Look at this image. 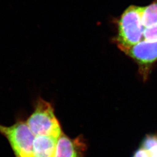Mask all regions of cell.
<instances>
[{
    "label": "cell",
    "mask_w": 157,
    "mask_h": 157,
    "mask_svg": "<svg viewBox=\"0 0 157 157\" xmlns=\"http://www.w3.org/2000/svg\"><path fill=\"white\" fill-rule=\"evenodd\" d=\"M144 6H131L122 13L118 22V34L115 42L123 52L136 45L144 34L142 15Z\"/></svg>",
    "instance_id": "cell-1"
},
{
    "label": "cell",
    "mask_w": 157,
    "mask_h": 157,
    "mask_svg": "<svg viewBox=\"0 0 157 157\" xmlns=\"http://www.w3.org/2000/svg\"><path fill=\"white\" fill-rule=\"evenodd\" d=\"M26 122L36 137L49 136L58 139L63 132L53 105L41 97L35 102L33 112Z\"/></svg>",
    "instance_id": "cell-2"
},
{
    "label": "cell",
    "mask_w": 157,
    "mask_h": 157,
    "mask_svg": "<svg viewBox=\"0 0 157 157\" xmlns=\"http://www.w3.org/2000/svg\"><path fill=\"white\" fill-rule=\"evenodd\" d=\"M0 134L6 139L15 157H33L36 136L26 121H17L9 126L0 124Z\"/></svg>",
    "instance_id": "cell-3"
},
{
    "label": "cell",
    "mask_w": 157,
    "mask_h": 157,
    "mask_svg": "<svg viewBox=\"0 0 157 157\" xmlns=\"http://www.w3.org/2000/svg\"><path fill=\"white\" fill-rule=\"evenodd\" d=\"M124 53L138 63L144 75L149 67L157 61V40L141 41Z\"/></svg>",
    "instance_id": "cell-4"
},
{
    "label": "cell",
    "mask_w": 157,
    "mask_h": 157,
    "mask_svg": "<svg viewBox=\"0 0 157 157\" xmlns=\"http://www.w3.org/2000/svg\"><path fill=\"white\" fill-rule=\"evenodd\" d=\"M87 144L82 135L72 139L62 132L58 139L55 157H86Z\"/></svg>",
    "instance_id": "cell-5"
},
{
    "label": "cell",
    "mask_w": 157,
    "mask_h": 157,
    "mask_svg": "<svg viewBox=\"0 0 157 157\" xmlns=\"http://www.w3.org/2000/svg\"><path fill=\"white\" fill-rule=\"evenodd\" d=\"M58 139L36 136L33 143V157H55Z\"/></svg>",
    "instance_id": "cell-6"
},
{
    "label": "cell",
    "mask_w": 157,
    "mask_h": 157,
    "mask_svg": "<svg viewBox=\"0 0 157 157\" xmlns=\"http://www.w3.org/2000/svg\"><path fill=\"white\" fill-rule=\"evenodd\" d=\"M132 157H157V134L146 135Z\"/></svg>",
    "instance_id": "cell-7"
},
{
    "label": "cell",
    "mask_w": 157,
    "mask_h": 157,
    "mask_svg": "<svg viewBox=\"0 0 157 157\" xmlns=\"http://www.w3.org/2000/svg\"><path fill=\"white\" fill-rule=\"evenodd\" d=\"M142 20L144 28L157 24V2L147 6H144Z\"/></svg>",
    "instance_id": "cell-8"
},
{
    "label": "cell",
    "mask_w": 157,
    "mask_h": 157,
    "mask_svg": "<svg viewBox=\"0 0 157 157\" xmlns=\"http://www.w3.org/2000/svg\"><path fill=\"white\" fill-rule=\"evenodd\" d=\"M143 37L146 40L151 41L157 40V23L145 28Z\"/></svg>",
    "instance_id": "cell-9"
}]
</instances>
